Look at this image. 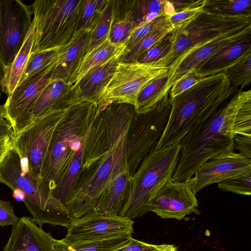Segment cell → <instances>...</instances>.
Returning a JSON list of instances; mask_svg holds the SVG:
<instances>
[{"label":"cell","instance_id":"6da1fadb","mask_svg":"<svg viewBox=\"0 0 251 251\" xmlns=\"http://www.w3.org/2000/svg\"><path fill=\"white\" fill-rule=\"evenodd\" d=\"M248 91H238L214 114L193 126L181 140L180 155L171 180H189L198 168L210 158L233 151V121Z\"/></svg>","mask_w":251,"mask_h":251},{"label":"cell","instance_id":"7a4b0ae2","mask_svg":"<svg viewBox=\"0 0 251 251\" xmlns=\"http://www.w3.org/2000/svg\"><path fill=\"white\" fill-rule=\"evenodd\" d=\"M237 89L225 72L204 77L170 99L168 120L155 150L179 144L193 126L214 114Z\"/></svg>","mask_w":251,"mask_h":251},{"label":"cell","instance_id":"3957f363","mask_svg":"<svg viewBox=\"0 0 251 251\" xmlns=\"http://www.w3.org/2000/svg\"><path fill=\"white\" fill-rule=\"evenodd\" d=\"M98 110L92 101L70 105L52 135L42 167L40 189L46 197L51 195L85 140Z\"/></svg>","mask_w":251,"mask_h":251},{"label":"cell","instance_id":"277c9868","mask_svg":"<svg viewBox=\"0 0 251 251\" xmlns=\"http://www.w3.org/2000/svg\"><path fill=\"white\" fill-rule=\"evenodd\" d=\"M130 123L123 128L105 155L81 172L66 205L74 219L92 211L102 192L118 176L128 171L126 140Z\"/></svg>","mask_w":251,"mask_h":251},{"label":"cell","instance_id":"5b68a950","mask_svg":"<svg viewBox=\"0 0 251 251\" xmlns=\"http://www.w3.org/2000/svg\"><path fill=\"white\" fill-rule=\"evenodd\" d=\"M0 183L12 190H19L25 195L23 201L40 227L44 224L67 227L73 220L67 207L51 195L46 197L38 183L13 146L0 163Z\"/></svg>","mask_w":251,"mask_h":251},{"label":"cell","instance_id":"8992f818","mask_svg":"<svg viewBox=\"0 0 251 251\" xmlns=\"http://www.w3.org/2000/svg\"><path fill=\"white\" fill-rule=\"evenodd\" d=\"M181 151L179 144L155 150L143 160L132 176L130 196L119 215L129 219L141 217L162 187L172 179Z\"/></svg>","mask_w":251,"mask_h":251},{"label":"cell","instance_id":"52a82bcc","mask_svg":"<svg viewBox=\"0 0 251 251\" xmlns=\"http://www.w3.org/2000/svg\"><path fill=\"white\" fill-rule=\"evenodd\" d=\"M82 0H38L30 5L35 25L31 52L68 45L77 31Z\"/></svg>","mask_w":251,"mask_h":251},{"label":"cell","instance_id":"ba28073f","mask_svg":"<svg viewBox=\"0 0 251 251\" xmlns=\"http://www.w3.org/2000/svg\"><path fill=\"white\" fill-rule=\"evenodd\" d=\"M171 108L169 94L151 110L135 114L126 140L127 169L133 176L145 158L153 151L167 125Z\"/></svg>","mask_w":251,"mask_h":251},{"label":"cell","instance_id":"9c48e42d","mask_svg":"<svg viewBox=\"0 0 251 251\" xmlns=\"http://www.w3.org/2000/svg\"><path fill=\"white\" fill-rule=\"evenodd\" d=\"M68 108L35 118L13 138V146L36 180L39 189L42 183V167L44 158L56 127Z\"/></svg>","mask_w":251,"mask_h":251},{"label":"cell","instance_id":"30bf717a","mask_svg":"<svg viewBox=\"0 0 251 251\" xmlns=\"http://www.w3.org/2000/svg\"><path fill=\"white\" fill-rule=\"evenodd\" d=\"M168 71L169 67L166 66L120 61L98 105L126 103L134 106L141 90L152 79Z\"/></svg>","mask_w":251,"mask_h":251},{"label":"cell","instance_id":"8fae6325","mask_svg":"<svg viewBox=\"0 0 251 251\" xmlns=\"http://www.w3.org/2000/svg\"><path fill=\"white\" fill-rule=\"evenodd\" d=\"M32 11L20 0H0V57L8 67L23 46L33 20Z\"/></svg>","mask_w":251,"mask_h":251},{"label":"cell","instance_id":"7c38bea8","mask_svg":"<svg viewBox=\"0 0 251 251\" xmlns=\"http://www.w3.org/2000/svg\"><path fill=\"white\" fill-rule=\"evenodd\" d=\"M134 222L120 215L111 216L92 211L73 219L69 225L65 237L61 239L67 244H75L132 236Z\"/></svg>","mask_w":251,"mask_h":251},{"label":"cell","instance_id":"4fadbf2b","mask_svg":"<svg viewBox=\"0 0 251 251\" xmlns=\"http://www.w3.org/2000/svg\"><path fill=\"white\" fill-rule=\"evenodd\" d=\"M251 25V15H226L203 11L186 26L178 29V36L187 37L191 48L179 60L170 66L175 69L187 56L231 31Z\"/></svg>","mask_w":251,"mask_h":251},{"label":"cell","instance_id":"5bb4252c","mask_svg":"<svg viewBox=\"0 0 251 251\" xmlns=\"http://www.w3.org/2000/svg\"><path fill=\"white\" fill-rule=\"evenodd\" d=\"M63 56L22 83L8 95L3 106L6 120L12 125L14 136L31 123L30 113L34 104L50 82L55 68Z\"/></svg>","mask_w":251,"mask_h":251},{"label":"cell","instance_id":"9a60e30c","mask_svg":"<svg viewBox=\"0 0 251 251\" xmlns=\"http://www.w3.org/2000/svg\"><path fill=\"white\" fill-rule=\"evenodd\" d=\"M251 173V159L233 151L224 152L203 163L189 180L196 195L205 187Z\"/></svg>","mask_w":251,"mask_h":251},{"label":"cell","instance_id":"2e32d148","mask_svg":"<svg viewBox=\"0 0 251 251\" xmlns=\"http://www.w3.org/2000/svg\"><path fill=\"white\" fill-rule=\"evenodd\" d=\"M150 211L163 219L177 220L191 213L199 214L198 200L189 180L167 182L152 200Z\"/></svg>","mask_w":251,"mask_h":251},{"label":"cell","instance_id":"e0dca14e","mask_svg":"<svg viewBox=\"0 0 251 251\" xmlns=\"http://www.w3.org/2000/svg\"><path fill=\"white\" fill-rule=\"evenodd\" d=\"M124 44L110 58L93 68L70 91L69 105L88 101L99 103L104 89L113 76L125 52Z\"/></svg>","mask_w":251,"mask_h":251},{"label":"cell","instance_id":"ac0fdd59","mask_svg":"<svg viewBox=\"0 0 251 251\" xmlns=\"http://www.w3.org/2000/svg\"><path fill=\"white\" fill-rule=\"evenodd\" d=\"M55 241L32 218L23 217L12 226L8 242L1 251H54Z\"/></svg>","mask_w":251,"mask_h":251},{"label":"cell","instance_id":"d6986e66","mask_svg":"<svg viewBox=\"0 0 251 251\" xmlns=\"http://www.w3.org/2000/svg\"><path fill=\"white\" fill-rule=\"evenodd\" d=\"M251 54V33L238 37L219 49L195 69L201 78L226 72Z\"/></svg>","mask_w":251,"mask_h":251},{"label":"cell","instance_id":"ffe728a7","mask_svg":"<svg viewBox=\"0 0 251 251\" xmlns=\"http://www.w3.org/2000/svg\"><path fill=\"white\" fill-rule=\"evenodd\" d=\"M251 33V25L236 29L220 38L195 50L183 59L174 71L169 75L166 86L167 92L178 79L190 71L195 69L201 62L231 41Z\"/></svg>","mask_w":251,"mask_h":251},{"label":"cell","instance_id":"44dd1931","mask_svg":"<svg viewBox=\"0 0 251 251\" xmlns=\"http://www.w3.org/2000/svg\"><path fill=\"white\" fill-rule=\"evenodd\" d=\"M132 176L128 171L118 176L99 197L93 211L106 215H119L129 199Z\"/></svg>","mask_w":251,"mask_h":251},{"label":"cell","instance_id":"7402d4cb","mask_svg":"<svg viewBox=\"0 0 251 251\" xmlns=\"http://www.w3.org/2000/svg\"><path fill=\"white\" fill-rule=\"evenodd\" d=\"M91 35V31L86 29L75 32L61 61L55 67L50 81L62 80L69 83L71 75L87 52Z\"/></svg>","mask_w":251,"mask_h":251},{"label":"cell","instance_id":"603a6c76","mask_svg":"<svg viewBox=\"0 0 251 251\" xmlns=\"http://www.w3.org/2000/svg\"><path fill=\"white\" fill-rule=\"evenodd\" d=\"M73 86L62 80L50 81L37 100L30 113L34 119L60 109L68 108L69 95Z\"/></svg>","mask_w":251,"mask_h":251},{"label":"cell","instance_id":"cb8c5ba5","mask_svg":"<svg viewBox=\"0 0 251 251\" xmlns=\"http://www.w3.org/2000/svg\"><path fill=\"white\" fill-rule=\"evenodd\" d=\"M117 1L122 8L120 9L126 13L137 26L140 23L151 21L163 15L171 17L176 13L170 0Z\"/></svg>","mask_w":251,"mask_h":251},{"label":"cell","instance_id":"d4e9b609","mask_svg":"<svg viewBox=\"0 0 251 251\" xmlns=\"http://www.w3.org/2000/svg\"><path fill=\"white\" fill-rule=\"evenodd\" d=\"M35 35V25L33 20L24 43L14 60L7 67L1 90L7 95L20 85L26 65L31 52Z\"/></svg>","mask_w":251,"mask_h":251},{"label":"cell","instance_id":"484cf974","mask_svg":"<svg viewBox=\"0 0 251 251\" xmlns=\"http://www.w3.org/2000/svg\"><path fill=\"white\" fill-rule=\"evenodd\" d=\"M124 44L115 45L110 42L108 37L86 53L71 75L69 83L73 86L76 84L91 70L112 57Z\"/></svg>","mask_w":251,"mask_h":251},{"label":"cell","instance_id":"4316f807","mask_svg":"<svg viewBox=\"0 0 251 251\" xmlns=\"http://www.w3.org/2000/svg\"><path fill=\"white\" fill-rule=\"evenodd\" d=\"M75 154L66 171L51 195L66 206L81 173L84 144Z\"/></svg>","mask_w":251,"mask_h":251},{"label":"cell","instance_id":"83f0119b","mask_svg":"<svg viewBox=\"0 0 251 251\" xmlns=\"http://www.w3.org/2000/svg\"><path fill=\"white\" fill-rule=\"evenodd\" d=\"M168 77V72L152 79L141 90L134 105L136 114L150 111L169 94L166 91Z\"/></svg>","mask_w":251,"mask_h":251},{"label":"cell","instance_id":"f1b7e54d","mask_svg":"<svg viewBox=\"0 0 251 251\" xmlns=\"http://www.w3.org/2000/svg\"><path fill=\"white\" fill-rule=\"evenodd\" d=\"M69 44L45 50L31 52L20 85L62 57L66 51Z\"/></svg>","mask_w":251,"mask_h":251},{"label":"cell","instance_id":"f546056e","mask_svg":"<svg viewBox=\"0 0 251 251\" xmlns=\"http://www.w3.org/2000/svg\"><path fill=\"white\" fill-rule=\"evenodd\" d=\"M132 238V236H123L75 244H67L56 239L54 251H112L128 244Z\"/></svg>","mask_w":251,"mask_h":251},{"label":"cell","instance_id":"4dcf8cb0","mask_svg":"<svg viewBox=\"0 0 251 251\" xmlns=\"http://www.w3.org/2000/svg\"><path fill=\"white\" fill-rule=\"evenodd\" d=\"M108 1L109 0H82L77 31L86 29L92 32L94 30L100 21Z\"/></svg>","mask_w":251,"mask_h":251},{"label":"cell","instance_id":"1f68e13d","mask_svg":"<svg viewBox=\"0 0 251 251\" xmlns=\"http://www.w3.org/2000/svg\"><path fill=\"white\" fill-rule=\"evenodd\" d=\"M173 29L174 27L170 22L153 30L141 39L129 50L124 53L121 57V61L123 62H136L144 52L160 39L171 32Z\"/></svg>","mask_w":251,"mask_h":251},{"label":"cell","instance_id":"d6a6232c","mask_svg":"<svg viewBox=\"0 0 251 251\" xmlns=\"http://www.w3.org/2000/svg\"><path fill=\"white\" fill-rule=\"evenodd\" d=\"M203 9L221 15H251V0H206Z\"/></svg>","mask_w":251,"mask_h":251},{"label":"cell","instance_id":"836d02e7","mask_svg":"<svg viewBox=\"0 0 251 251\" xmlns=\"http://www.w3.org/2000/svg\"><path fill=\"white\" fill-rule=\"evenodd\" d=\"M137 25L124 12L115 6L108 38L115 45L125 44L132 30Z\"/></svg>","mask_w":251,"mask_h":251},{"label":"cell","instance_id":"e575fe53","mask_svg":"<svg viewBox=\"0 0 251 251\" xmlns=\"http://www.w3.org/2000/svg\"><path fill=\"white\" fill-rule=\"evenodd\" d=\"M116 3V0H109L100 21L91 32L86 52L91 50L108 37L114 17Z\"/></svg>","mask_w":251,"mask_h":251},{"label":"cell","instance_id":"d590c367","mask_svg":"<svg viewBox=\"0 0 251 251\" xmlns=\"http://www.w3.org/2000/svg\"><path fill=\"white\" fill-rule=\"evenodd\" d=\"M233 136L236 135L251 137V90L243 100L236 113L232 126Z\"/></svg>","mask_w":251,"mask_h":251},{"label":"cell","instance_id":"8d00e7d4","mask_svg":"<svg viewBox=\"0 0 251 251\" xmlns=\"http://www.w3.org/2000/svg\"><path fill=\"white\" fill-rule=\"evenodd\" d=\"M170 17L166 15L160 16L151 21L142 23L135 27L125 43L124 53L127 52L141 39L159 27L171 22Z\"/></svg>","mask_w":251,"mask_h":251},{"label":"cell","instance_id":"74e56055","mask_svg":"<svg viewBox=\"0 0 251 251\" xmlns=\"http://www.w3.org/2000/svg\"><path fill=\"white\" fill-rule=\"evenodd\" d=\"M251 54L227 70L226 73L231 85L240 90L249 84L251 81Z\"/></svg>","mask_w":251,"mask_h":251},{"label":"cell","instance_id":"f35d334b","mask_svg":"<svg viewBox=\"0 0 251 251\" xmlns=\"http://www.w3.org/2000/svg\"><path fill=\"white\" fill-rule=\"evenodd\" d=\"M171 32L160 39L144 52L136 62L147 64H154L165 56L170 51L172 45Z\"/></svg>","mask_w":251,"mask_h":251},{"label":"cell","instance_id":"ab89813d","mask_svg":"<svg viewBox=\"0 0 251 251\" xmlns=\"http://www.w3.org/2000/svg\"><path fill=\"white\" fill-rule=\"evenodd\" d=\"M217 184L218 188L222 191L250 196L251 173L230 177Z\"/></svg>","mask_w":251,"mask_h":251},{"label":"cell","instance_id":"60d3db41","mask_svg":"<svg viewBox=\"0 0 251 251\" xmlns=\"http://www.w3.org/2000/svg\"><path fill=\"white\" fill-rule=\"evenodd\" d=\"M202 79L197 74L195 69L190 71L178 79L171 88L169 92V99H173Z\"/></svg>","mask_w":251,"mask_h":251},{"label":"cell","instance_id":"b9f144b4","mask_svg":"<svg viewBox=\"0 0 251 251\" xmlns=\"http://www.w3.org/2000/svg\"><path fill=\"white\" fill-rule=\"evenodd\" d=\"M203 6L183 10L176 13L170 17V20L174 28H182L186 26L204 11Z\"/></svg>","mask_w":251,"mask_h":251},{"label":"cell","instance_id":"7bdbcfd3","mask_svg":"<svg viewBox=\"0 0 251 251\" xmlns=\"http://www.w3.org/2000/svg\"><path fill=\"white\" fill-rule=\"evenodd\" d=\"M168 245L151 244L132 238L128 244L112 251H161L167 248Z\"/></svg>","mask_w":251,"mask_h":251},{"label":"cell","instance_id":"ee69618b","mask_svg":"<svg viewBox=\"0 0 251 251\" xmlns=\"http://www.w3.org/2000/svg\"><path fill=\"white\" fill-rule=\"evenodd\" d=\"M9 202L0 199V226H14L19 220Z\"/></svg>","mask_w":251,"mask_h":251},{"label":"cell","instance_id":"f6af8a7d","mask_svg":"<svg viewBox=\"0 0 251 251\" xmlns=\"http://www.w3.org/2000/svg\"><path fill=\"white\" fill-rule=\"evenodd\" d=\"M234 147L239 151V154L251 159V137L241 135L234 136Z\"/></svg>","mask_w":251,"mask_h":251},{"label":"cell","instance_id":"bcb514c9","mask_svg":"<svg viewBox=\"0 0 251 251\" xmlns=\"http://www.w3.org/2000/svg\"><path fill=\"white\" fill-rule=\"evenodd\" d=\"M176 13L203 6L206 0H170Z\"/></svg>","mask_w":251,"mask_h":251},{"label":"cell","instance_id":"7dc6e473","mask_svg":"<svg viewBox=\"0 0 251 251\" xmlns=\"http://www.w3.org/2000/svg\"><path fill=\"white\" fill-rule=\"evenodd\" d=\"M14 136L11 123L5 119H0V140L13 138Z\"/></svg>","mask_w":251,"mask_h":251},{"label":"cell","instance_id":"c3c4849f","mask_svg":"<svg viewBox=\"0 0 251 251\" xmlns=\"http://www.w3.org/2000/svg\"><path fill=\"white\" fill-rule=\"evenodd\" d=\"M13 138L0 140V163L13 147Z\"/></svg>","mask_w":251,"mask_h":251},{"label":"cell","instance_id":"681fc988","mask_svg":"<svg viewBox=\"0 0 251 251\" xmlns=\"http://www.w3.org/2000/svg\"><path fill=\"white\" fill-rule=\"evenodd\" d=\"M7 67L3 63L0 57V88L2 86L6 73Z\"/></svg>","mask_w":251,"mask_h":251},{"label":"cell","instance_id":"f907efd6","mask_svg":"<svg viewBox=\"0 0 251 251\" xmlns=\"http://www.w3.org/2000/svg\"><path fill=\"white\" fill-rule=\"evenodd\" d=\"M14 197L15 199L18 200L23 201L25 198L24 193L21 190H16L13 191Z\"/></svg>","mask_w":251,"mask_h":251},{"label":"cell","instance_id":"816d5d0a","mask_svg":"<svg viewBox=\"0 0 251 251\" xmlns=\"http://www.w3.org/2000/svg\"><path fill=\"white\" fill-rule=\"evenodd\" d=\"M161 251H179L176 247L169 244L168 247Z\"/></svg>","mask_w":251,"mask_h":251},{"label":"cell","instance_id":"f5cc1de1","mask_svg":"<svg viewBox=\"0 0 251 251\" xmlns=\"http://www.w3.org/2000/svg\"><path fill=\"white\" fill-rule=\"evenodd\" d=\"M6 119L5 112L3 105H0V119Z\"/></svg>","mask_w":251,"mask_h":251},{"label":"cell","instance_id":"db71d44e","mask_svg":"<svg viewBox=\"0 0 251 251\" xmlns=\"http://www.w3.org/2000/svg\"><path fill=\"white\" fill-rule=\"evenodd\" d=\"M1 88L0 87V99H1Z\"/></svg>","mask_w":251,"mask_h":251}]
</instances>
